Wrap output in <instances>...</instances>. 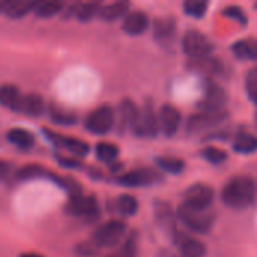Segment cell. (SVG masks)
I'll return each instance as SVG.
<instances>
[{
	"label": "cell",
	"instance_id": "cell-26",
	"mask_svg": "<svg viewBox=\"0 0 257 257\" xmlns=\"http://www.w3.org/2000/svg\"><path fill=\"white\" fill-rule=\"evenodd\" d=\"M157 164L161 170L167 173H173V175H178L185 169V163L176 157H161L157 160Z\"/></svg>",
	"mask_w": 257,
	"mask_h": 257
},
{
	"label": "cell",
	"instance_id": "cell-32",
	"mask_svg": "<svg viewBox=\"0 0 257 257\" xmlns=\"http://www.w3.org/2000/svg\"><path fill=\"white\" fill-rule=\"evenodd\" d=\"M202 157H203L206 161L212 163V164H221V163H224V161L227 160V154H226L223 149L215 148V146H208V148H205V149L202 151Z\"/></svg>",
	"mask_w": 257,
	"mask_h": 257
},
{
	"label": "cell",
	"instance_id": "cell-13",
	"mask_svg": "<svg viewBox=\"0 0 257 257\" xmlns=\"http://www.w3.org/2000/svg\"><path fill=\"white\" fill-rule=\"evenodd\" d=\"M45 134L53 140V143H56V146L66 149L68 152H71L75 157H86L89 154L87 143H84V142H81L78 139L66 137V136H59V134H54L51 131H45Z\"/></svg>",
	"mask_w": 257,
	"mask_h": 257
},
{
	"label": "cell",
	"instance_id": "cell-25",
	"mask_svg": "<svg viewBox=\"0 0 257 257\" xmlns=\"http://www.w3.org/2000/svg\"><path fill=\"white\" fill-rule=\"evenodd\" d=\"M41 3H38V2H11V3H8L5 14L11 18H21V17H26L27 14H30L32 11H36V8Z\"/></svg>",
	"mask_w": 257,
	"mask_h": 257
},
{
	"label": "cell",
	"instance_id": "cell-34",
	"mask_svg": "<svg viewBox=\"0 0 257 257\" xmlns=\"http://www.w3.org/2000/svg\"><path fill=\"white\" fill-rule=\"evenodd\" d=\"M194 68L202 71V72H206V74H214L217 71H220V63L215 60V59H206V57H202V59H194Z\"/></svg>",
	"mask_w": 257,
	"mask_h": 257
},
{
	"label": "cell",
	"instance_id": "cell-15",
	"mask_svg": "<svg viewBox=\"0 0 257 257\" xmlns=\"http://www.w3.org/2000/svg\"><path fill=\"white\" fill-rule=\"evenodd\" d=\"M155 218H157V223L161 226L163 230L169 232L175 238L178 236L173 211L169 206V203H166V202H157V205H155Z\"/></svg>",
	"mask_w": 257,
	"mask_h": 257
},
{
	"label": "cell",
	"instance_id": "cell-9",
	"mask_svg": "<svg viewBox=\"0 0 257 257\" xmlns=\"http://www.w3.org/2000/svg\"><path fill=\"white\" fill-rule=\"evenodd\" d=\"M134 133L140 137H154L158 131V119L152 105L146 104L142 110H139V116L134 125Z\"/></svg>",
	"mask_w": 257,
	"mask_h": 257
},
{
	"label": "cell",
	"instance_id": "cell-3",
	"mask_svg": "<svg viewBox=\"0 0 257 257\" xmlns=\"http://www.w3.org/2000/svg\"><path fill=\"white\" fill-rule=\"evenodd\" d=\"M178 217L188 229L197 233L209 232L214 224V217L208 211H196L184 203L178 208Z\"/></svg>",
	"mask_w": 257,
	"mask_h": 257
},
{
	"label": "cell",
	"instance_id": "cell-23",
	"mask_svg": "<svg viewBox=\"0 0 257 257\" xmlns=\"http://www.w3.org/2000/svg\"><path fill=\"white\" fill-rule=\"evenodd\" d=\"M128 8H130L128 2H113V3H108L104 8H101L99 17L105 21H114V20L123 17L128 12Z\"/></svg>",
	"mask_w": 257,
	"mask_h": 257
},
{
	"label": "cell",
	"instance_id": "cell-7",
	"mask_svg": "<svg viewBox=\"0 0 257 257\" xmlns=\"http://www.w3.org/2000/svg\"><path fill=\"white\" fill-rule=\"evenodd\" d=\"M68 212L75 217H83L89 221H93L99 217V206L98 200L93 196H75L71 197L66 206Z\"/></svg>",
	"mask_w": 257,
	"mask_h": 257
},
{
	"label": "cell",
	"instance_id": "cell-37",
	"mask_svg": "<svg viewBox=\"0 0 257 257\" xmlns=\"http://www.w3.org/2000/svg\"><path fill=\"white\" fill-rule=\"evenodd\" d=\"M47 175L44 172L42 167L39 166H26V167H21L17 173V178L18 179H32V178H38V176H44Z\"/></svg>",
	"mask_w": 257,
	"mask_h": 257
},
{
	"label": "cell",
	"instance_id": "cell-18",
	"mask_svg": "<svg viewBox=\"0 0 257 257\" xmlns=\"http://www.w3.org/2000/svg\"><path fill=\"white\" fill-rule=\"evenodd\" d=\"M21 93L20 89L14 84H3L0 87V104L9 110H20L21 105Z\"/></svg>",
	"mask_w": 257,
	"mask_h": 257
},
{
	"label": "cell",
	"instance_id": "cell-10",
	"mask_svg": "<svg viewBox=\"0 0 257 257\" xmlns=\"http://www.w3.org/2000/svg\"><path fill=\"white\" fill-rule=\"evenodd\" d=\"M160 181V175L149 169H137L133 172H128L117 178V182L123 187H148Z\"/></svg>",
	"mask_w": 257,
	"mask_h": 257
},
{
	"label": "cell",
	"instance_id": "cell-6",
	"mask_svg": "<svg viewBox=\"0 0 257 257\" xmlns=\"http://www.w3.org/2000/svg\"><path fill=\"white\" fill-rule=\"evenodd\" d=\"M214 202V191L205 184H194L185 191L184 205L196 211H208Z\"/></svg>",
	"mask_w": 257,
	"mask_h": 257
},
{
	"label": "cell",
	"instance_id": "cell-36",
	"mask_svg": "<svg viewBox=\"0 0 257 257\" xmlns=\"http://www.w3.org/2000/svg\"><path fill=\"white\" fill-rule=\"evenodd\" d=\"M245 87L250 99L257 104V68H253L245 78Z\"/></svg>",
	"mask_w": 257,
	"mask_h": 257
},
{
	"label": "cell",
	"instance_id": "cell-39",
	"mask_svg": "<svg viewBox=\"0 0 257 257\" xmlns=\"http://www.w3.org/2000/svg\"><path fill=\"white\" fill-rule=\"evenodd\" d=\"M8 172H9V164L0 160V179L5 178L8 175Z\"/></svg>",
	"mask_w": 257,
	"mask_h": 257
},
{
	"label": "cell",
	"instance_id": "cell-41",
	"mask_svg": "<svg viewBox=\"0 0 257 257\" xmlns=\"http://www.w3.org/2000/svg\"><path fill=\"white\" fill-rule=\"evenodd\" d=\"M6 8H8V3H0V11H6Z\"/></svg>",
	"mask_w": 257,
	"mask_h": 257
},
{
	"label": "cell",
	"instance_id": "cell-5",
	"mask_svg": "<svg viewBox=\"0 0 257 257\" xmlns=\"http://www.w3.org/2000/svg\"><path fill=\"white\" fill-rule=\"evenodd\" d=\"M182 48L184 53L193 59L206 57L212 51V42L197 30H188L182 38Z\"/></svg>",
	"mask_w": 257,
	"mask_h": 257
},
{
	"label": "cell",
	"instance_id": "cell-24",
	"mask_svg": "<svg viewBox=\"0 0 257 257\" xmlns=\"http://www.w3.org/2000/svg\"><path fill=\"white\" fill-rule=\"evenodd\" d=\"M8 140L21 149H30L35 145V137L32 136V133H29L27 130H23V128L11 130L8 133Z\"/></svg>",
	"mask_w": 257,
	"mask_h": 257
},
{
	"label": "cell",
	"instance_id": "cell-21",
	"mask_svg": "<svg viewBox=\"0 0 257 257\" xmlns=\"http://www.w3.org/2000/svg\"><path fill=\"white\" fill-rule=\"evenodd\" d=\"M176 32V21L173 18H157L154 24V35L158 41L164 42L173 38Z\"/></svg>",
	"mask_w": 257,
	"mask_h": 257
},
{
	"label": "cell",
	"instance_id": "cell-22",
	"mask_svg": "<svg viewBox=\"0 0 257 257\" xmlns=\"http://www.w3.org/2000/svg\"><path fill=\"white\" fill-rule=\"evenodd\" d=\"M233 151L238 154H253L257 151V137L248 134V133H239L233 140Z\"/></svg>",
	"mask_w": 257,
	"mask_h": 257
},
{
	"label": "cell",
	"instance_id": "cell-14",
	"mask_svg": "<svg viewBox=\"0 0 257 257\" xmlns=\"http://www.w3.org/2000/svg\"><path fill=\"white\" fill-rule=\"evenodd\" d=\"M149 27V18L145 12L142 11H134L130 12L122 24V29L125 33L131 35V36H139L142 33H145Z\"/></svg>",
	"mask_w": 257,
	"mask_h": 257
},
{
	"label": "cell",
	"instance_id": "cell-11",
	"mask_svg": "<svg viewBox=\"0 0 257 257\" xmlns=\"http://www.w3.org/2000/svg\"><path fill=\"white\" fill-rule=\"evenodd\" d=\"M226 101H227V95L223 90V87L211 83L206 87L205 98L200 101L199 107L202 108V111H218V110H224Z\"/></svg>",
	"mask_w": 257,
	"mask_h": 257
},
{
	"label": "cell",
	"instance_id": "cell-17",
	"mask_svg": "<svg viewBox=\"0 0 257 257\" xmlns=\"http://www.w3.org/2000/svg\"><path fill=\"white\" fill-rule=\"evenodd\" d=\"M139 116V108L131 99H123L119 105V119H120V130L134 128L136 120Z\"/></svg>",
	"mask_w": 257,
	"mask_h": 257
},
{
	"label": "cell",
	"instance_id": "cell-38",
	"mask_svg": "<svg viewBox=\"0 0 257 257\" xmlns=\"http://www.w3.org/2000/svg\"><path fill=\"white\" fill-rule=\"evenodd\" d=\"M223 14H224L226 17L232 18V20H236V21H238V23H241L242 26H245V24H247V21H248V18H247L245 12H244L239 6H227V8L223 11Z\"/></svg>",
	"mask_w": 257,
	"mask_h": 257
},
{
	"label": "cell",
	"instance_id": "cell-16",
	"mask_svg": "<svg viewBox=\"0 0 257 257\" xmlns=\"http://www.w3.org/2000/svg\"><path fill=\"white\" fill-rule=\"evenodd\" d=\"M175 241L178 242V247H179V251H181L182 257H205V254H206L205 244L194 239V238L181 236L178 233Z\"/></svg>",
	"mask_w": 257,
	"mask_h": 257
},
{
	"label": "cell",
	"instance_id": "cell-8",
	"mask_svg": "<svg viewBox=\"0 0 257 257\" xmlns=\"http://www.w3.org/2000/svg\"><path fill=\"white\" fill-rule=\"evenodd\" d=\"M227 117V111L226 110H218V111H200L196 113L190 117L188 120V131L190 133H199V131H205L208 128H212L218 123H221L224 119Z\"/></svg>",
	"mask_w": 257,
	"mask_h": 257
},
{
	"label": "cell",
	"instance_id": "cell-33",
	"mask_svg": "<svg viewBox=\"0 0 257 257\" xmlns=\"http://www.w3.org/2000/svg\"><path fill=\"white\" fill-rule=\"evenodd\" d=\"M208 9V3L206 2H197V0H190L184 3V11L187 15L194 17V18H200L205 15Z\"/></svg>",
	"mask_w": 257,
	"mask_h": 257
},
{
	"label": "cell",
	"instance_id": "cell-4",
	"mask_svg": "<svg viewBox=\"0 0 257 257\" xmlns=\"http://www.w3.org/2000/svg\"><path fill=\"white\" fill-rule=\"evenodd\" d=\"M114 123V113L110 105H101L95 108L87 117H86V130L96 136L107 134Z\"/></svg>",
	"mask_w": 257,
	"mask_h": 257
},
{
	"label": "cell",
	"instance_id": "cell-30",
	"mask_svg": "<svg viewBox=\"0 0 257 257\" xmlns=\"http://www.w3.org/2000/svg\"><path fill=\"white\" fill-rule=\"evenodd\" d=\"M63 3L62 2H45V3H41L35 14L39 17V18H51L54 15H57L62 9H63Z\"/></svg>",
	"mask_w": 257,
	"mask_h": 257
},
{
	"label": "cell",
	"instance_id": "cell-42",
	"mask_svg": "<svg viewBox=\"0 0 257 257\" xmlns=\"http://www.w3.org/2000/svg\"><path fill=\"white\" fill-rule=\"evenodd\" d=\"M254 119H256V128H257V113H256V117H254Z\"/></svg>",
	"mask_w": 257,
	"mask_h": 257
},
{
	"label": "cell",
	"instance_id": "cell-29",
	"mask_svg": "<svg viewBox=\"0 0 257 257\" xmlns=\"http://www.w3.org/2000/svg\"><path fill=\"white\" fill-rule=\"evenodd\" d=\"M139 209V203L137 200L130 196V194H123L117 199V211L120 215L123 217H133Z\"/></svg>",
	"mask_w": 257,
	"mask_h": 257
},
{
	"label": "cell",
	"instance_id": "cell-19",
	"mask_svg": "<svg viewBox=\"0 0 257 257\" xmlns=\"http://www.w3.org/2000/svg\"><path fill=\"white\" fill-rule=\"evenodd\" d=\"M44 108H45L44 99L38 93H29L21 99L20 111H23L27 116H39L41 113H44Z\"/></svg>",
	"mask_w": 257,
	"mask_h": 257
},
{
	"label": "cell",
	"instance_id": "cell-28",
	"mask_svg": "<svg viewBox=\"0 0 257 257\" xmlns=\"http://www.w3.org/2000/svg\"><path fill=\"white\" fill-rule=\"evenodd\" d=\"M95 154H96V158L99 161L111 163V161H114L119 157V149H117V146H114L111 143H104L102 142V143H98L96 145Z\"/></svg>",
	"mask_w": 257,
	"mask_h": 257
},
{
	"label": "cell",
	"instance_id": "cell-2",
	"mask_svg": "<svg viewBox=\"0 0 257 257\" xmlns=\"http://www.w3.org/2000/svg\"><path fill=\"white\" fill-rule=\"evenodd\" d=\"M126 233V226L120 220H110L101 224L92 235V244L96 247H114Z\"/></svg>",
	"mask_w": 257,
	"mask_h": 257
},
{
	"label": "cell",
	"instance_id": "cell-40",
	"mask_svg": "<svg viewBox=\"0 0 257 257\" xmlns=\"http://www.w3.org/2000/svg\"><path fill=\"white\" fill-rule=\"evenodd\" d=\"M21 257H44V256H41V254H36V253H26V254H23Z\"/></svg>",
	"mask_w": 257,
	"mask_h": 257
},
{
	"label": "cell",
	"instance_id": "cell-1",
	"mask_svg": "<svg viewBox=\"0 0 257 257\" xmlns=\"http://www.w3.org/2000/svg\"><path fill=\"white\" fill-rule=\"evenodd\" d=\"M254 194L256 187L253 179L248 176H236L224 185L221 199L230 209H245L253 203Z\"/></svg>",
	"mask_w": 257,
	"mask_h": 257
},
{
	"label": "cell",
	"instance_id": "cell-35",
	"mask_svg": "<svg viewBox=\"0 0 257 257\" xmlns=\"http://www.w3.org/2000/svg\"><path fill=\"white\" fill-rule=\"evenodd\" d=\"M137 253V248H136V239H134V235L128 238V241L114 253L108 254L107 257H136Z\"/></svg>",
	"mask_w": 257,
	"mask_h": 257
},
{
	"label": "cell",
	"instance_id": "cell-27",
	"mask_svg": "<svg viewBox=\"0 0 257 257\" xmlns=\"http://www.w3.org/2000/svg\"><path fill=\"white\" fill-rule=\"evenodd\" d=\"M101 11V3L98 2H89V3H80L77 5L75 15L80 21H89Z\"/></svg>",
	"mask_w": 257,
	"mask_h": 257
},
{
	"label": "cell",
	"instance_id": "cell-31",
	"mask_svg": "<svg viewBox=\"0 0 257 257\" xmlns=\"http://www.w3.org/2000/svg\"><path fill=\"white\" fill-rule=\"evenodd\" d=\"M50 116H51L53 122H56L59 125H74L77 122V116L74 113L65 111L63 108H59V107H51Z\"/></svg>",
	"mask_w": 257,
	"mask_h": 257
},
{
	"label": "cell",
	"instance_id": "cell-20",
	"mask_svg": "<svg viewBox=\"0 0 257 257\" xmlns=\"http://www.w3.org/2000/svg\"><path fill=\"white\" fill-rule=\"evenodd\" d=\"M232 51L238 59L242 60H256L257 41L256 39H241L232 45Z\"/></svg>",
	"mask_w": 257,
	"mask_h": 257
},
{
	"label": "cell",
	"instance_id": "cell-12",
	"mask_svg": "<svg viewBox=\"0 0 257 257\" xmlns=\"http://www.w3.org/2000/svg\"><path fill=\"white\" fill-rule=\"evenodd\" d=\"M181 111L175 107V105H170V104H166L161 107L160 110V126H161V131L167 136V137H172L178 133L179 130V125H181Z\"/></svg>",
	"mask_w": 257,
	"mask_h": 257
}]
</instances>
